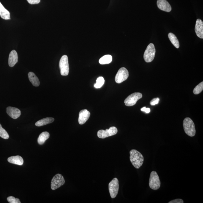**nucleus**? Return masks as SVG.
Instances as JSON below:
<instances>
[{"instance_id":"nucleus-17","label":"nucleus","mask_w":203,"mask_h":203,"mask_svg":"<svg viewBox=\"0 0 203 203\" xmlns=\"http://www.w3.org/2000/svg\"><path fill=\"white\" fill-rule=\"evenodd\" d=\"M0 16L4 20L10 19V14L9 11L5 9L0 2Z\"/></svg>"},{"instance_id":"nucleus-11","label":"nucleus","mask_w":203,"mask_h":203,"mask_svg":"<svg viewBox=\"0 0 203 203\" xmlns=\"http://www.w3.org/2000/svg\"><path fill=\"white\" fill-rule=\"evenodd\" d=\"M157 5L159 9L162 11L170 12L172 10L171 6L166 0H158Z\"/></svg>"},{"instance_id":"nucleus-3","label":"nucleus","mask_w":203,"mask_h":203,"mask_svg":"<svg viewBox=\"0 0 203 203\" xmlns=\"http://www.w3.org/2000/svg\"><path fill=\"white\" fill-rule=\"evenodd\" d=\"M156 50L153 43L149 44L144 54V59L147 63H150L155 58Z\"/></svg>"},{"instance_id":"nucleus-22","label":"nucleus","mask_w":203,"mask_h":203,"mask_svg":"<svg viewBox=\"0 0 203 203\" xmlns=\"http://www.w3.org/2000/svg\"><path fill=\"white\" fill-rule=\"evenodd\" d=\"M112 61V57L111 55L104 56L99 60V63L101 65L108 64L111 63Z\"/></svg>"},{"instance_id":"nucleus-27","label":"nucleus","mask_w":203,"mask_h":203,"mask_svg":"<svg viewBox=\"0 0 203 203\" xmlns=\"http://www.w3.org/2000/svg\"><path fill=\"white\" fill-rule=\"evenodd\" d=\"M160 100V99L159 98H154L150 101V104L152 106L156 105L158 104Z\"/></svg>"},{"instance_id":"nucleus-13","label":"nucleus","mask_w":203,"mask_h":203,"mask_svg":"<svg viewBox=\"0 0 203 203\" xmlns=\"http://www.w3.org/2000/svg\"><path fill=\"white\" fill-rule=\"evenodd\" d=\"M90 116V112L87 109H83L80 111L78 122L80 125H83L87 121Z\"/></svg>"},{"instance_id":"nucleus-1","label":"nucleus","mask_w":203,"mask_h":203,"mask_svg":"<svg viewBox=\"0 0 203 203\" xmlns=\"http://www.w3.org/2000/svg\"><path fill=\"white\" fill-rule=\"evenodd\" d=\"M130 160L132 165L138 169L143 165L144 158L143 155L136 150L132 149L130 151Z\"/></svg>"},{"instance_id":"nucleus-30","label":"nucleus","mask_w":203,"mask_h":203,"mask_svg":"<svg viewBox=\"0 0 203 203\" xmlns=\"http://www.w3.org/2000/svg\"><path fill=\"white\" fill-rule=\"evenodd\" d=\"M141 110L142 111H143V112L146 113L147 114H148L150 112V109L149 108H147L146 107H144L142 108V109H141Z\"/></svg>"},{"instance_id":"nucleus-18","label":"nucleus","mask_w":203,"mask_h":203,"mask_svg":"<svg viewBox=\"0 0 203 203\" xmlns=\"http://www.w3.org/2000/svg\"><path fill=\"white\" fill-rule=\"evenodd\" d=\"M28 76L29 81L34 86L38 87L39 86L40 84V81L35 73L32 72H29L28 74Z\"/></svg>"},{"instance_id":"nucleus-15","label":"nucleus","mask_w":203,"mask_h":203,"mask_svg":"<svg viewBox=\"0 0 203 203\" xmlns=\"http://www.w3.org/2000/svg\"><path fill=\"white\" fill-rule=\"evenodd\" d=\"M18 61V56L17 52L13 50L10 52L9 54V65L10 67H14L17 63Z\"/></svg>"},{"instance_id":"nucleus-20","label":"nucleus","mask_w":203,"mask_h":203,"mask_svg":"<svg viewBox=\"0 0 203 203\" xmlns=\"http://www.w3.org/2000/svg\"><path fill=\"white\" fill-rule=\"evenodd\" d=\"M50 134L48 132H42L40 134L38 138V143L39 145H43L45 143L46 141L50 138Z\"/></svg>"},{"instance_id":"nucleus-25","label":"nucleus","mask_w":203,"mask_h":203,"mask_svg":"<svg viewBox=\"0 0 203 203\" xmlns=\"http://www.w3.org/2000/svg\"><path fill=\"white\" fill-rule=\"evenodd\" d=\"M203 82H201L194 88L193 92L195 94H198L203 91Z\"/></svg>"},{"instance_id":"nucleus-29","label":"nucleus","mask_w":203,"mask_h":203,"mask_svg":"<svg viewBox=\"0 0 203 203\" xmlns=\"http://www.w3.org/2000/svg\"><path fill=\"white\" fill-rule=\"evenodd\" d=\"M184 202V201L183 199H177L170 201L168 203H183Z\"/></svg>"},{"instance_id":"nucleus-21","label":"nucleus","mask_w":203,"mask_h":203,"mask_svg":"<svg viewBox=\"0 0 203 203\" xmlns=\"http://www.w3.org/2000/svg\"><path fill=\"white\" fill-rule=\"evenodd\" d=\"M168 37L172 44L176 48L179 47V42L176 35L170 32L168 34Z\"/></svg>"},{"instance_id":"nucleus-23","label":"nucleus","mask_w":203,"mask_h":203,"mask_svg":"<svg viewBox=\"0 0 203 203\" xmlns=\"http://www.w3.org/2000/svg\"><path fill=\"white\" fill-rule=\"evenodd\" d=\"M105 83V80L102 77H99L96 80V83L94 85L95 88H100L103 86Z\"/></svg>"},{"instance_id":"nucleus-7","label":"nucleus","mask_w":203,"mask_h":203,"mask_svg":"<svg viewBox=\"0 0 203 203\" xmlns=\"http://www.w3.org/2000/svg\"><path fill=\"white\" fill-rule=\"evenodd\" d=\"M119 182L117 178H114L109 183V189L110 196L113 199L117 196L119 190Z\"/></svg>"},{"instance_id":"nucleus-12","label":"nucleus","mask_w":203,"mask_h":203,"mask_svg":"<svg viewBox=\"0 0 203 203\" xmlns=\"http://www.w3.org/2000/svg\"><path fill=\"white\" fill-rule=\"evenodd\" d=\"M6 111L8 115L14 119H17L21 115V111L17 108L9 106L6 108Z\"/></svg>"},{"instance_id":"nucleus-16","label":"nucleus","mask_w":203,"mask_h":203,"mask_svg":"<svg viewBox=\"0 0 203 203\" xmlns=\"http://www.w3.org/2000/svg\"><path fill=\"white\" fill-rule=\"evenodd\" d=\"M8 161L9 163L13 164L22 166L24 164L23 159L20 156H12L8 158Z\"/></svg>"},{"instance_id":"nucleus-8","label":"nucleus","mask_w":203,"mask_h":203,"mask_svg":"<svg viewBox=\"0 0 203 203\" xmlns=\"http://www.w3.org/2000/svg\"><path fill=\"white\" fill-rule=\"evenodd\" d=\"M142 94L140 93H134L129 95L124 101L126 106H130L135 105L138 100L142 98Z\"/></svg>"},{"instance_id":"nucleus-5","label":"nucleus","mask_w":203,"mask_h":203,"mask_svg":"<svg viewBox=\"0 0 203 203\" xmlns=\"http://www.w3.org/2000/svg\"><path fill=\"white\" fill-rule=\"evenodd\" d=\"M59 67L60 73L62 76H67L69 72L68 57L64 55L62 57L60 60Z\"/></svg>"},{"instance_id":"nucleus-2","label":"nucleus","mask_w":203,"mask_h":203,"mask_svg":"<svg viewBox=\"0 0 203 203\" xmlns=\"http://www.w3.org/2000/svg\"><path fill=\"white\" fill-rule=\"evenodd\" d=\"M183 127L185 133L190 137L195 135L196 131L194 123L189 117H186L183 123Z\"/></svg>"},{"instance_id":"nucleus-9","label":"nucleus","mask_w":203,"mask_h":203,"mask_svg":"<svg viewBox=\"0 0 203 203\" xmlns=\"http://www.w3.org/2000/svg\"><path fill=\"white\" fill-rule=\"evenodd\" d=\"M117 132V128L116 127H112L109 129H106V130L102 129L98 131L97 135L99 138L104 139L116 135Z\"/></svg>"},{"instance_id":"nucleus-28","label":"nucleus","mask_w":203,"mask_h":203,"mask_svg":"<svg viewBox=\"0 0 203 203\" xmlns=\"http://www.w3.org/2000/svg\"><path fill=\"white\" fill-rule=\"evenodd\" d=\"M28 2L30 4H37L40 2V0H27Z\"/></svg>"},{"instance_id":"nucleus-24","label":"nucleus","mask_w":203,"mask_h":203,"mask_svg":"<svg viewBox=\"0 0 203 203\" xmlns=\"http://www.w3.org/2000/svg\"><path fill=\"white\" fill-rule=\"evenodd\" d=\"M0 137L5 139H8L9 138V135L7 132L3 128L0 124Z\"/></svg>"},{"instance_id":"nucleus-10","label":"nucleus","mask_w":203,"mask_h":203,"mask_svg":"<svg viewBox=\"0 0 203 203\" xmlns=\"http://www.w3.org/2000/svg\"><path fill=\"white\" fill-rule=\"evenodd\" d=\"M129 72L128 70L125 68H120L118 71L115 77V81L116 83H120L125 81L128 78Z\"/></svg>"},{"instance_id":"nucleus-19","label":"nucleus","mask_w":203,"mask_h":203,"mask_svg":"<svg viewBox=\"0 0 203 203\" xmlns=\"http://www.w3.org/2000/svg\"><path fill=\"white\" fill-rule=\"evenodd\" d=\"M54 119L52 117H47L41 119L38 121L35 124L37 127H42V126L52 123L54 122Z\"/></svg>"},{"instance_id":"nucleus-6","label":"nucleus","mask_w":203,"mask_h":203,"mask_svg":"<svg viewBox=\"0 0 203 203\" xmlns=\"http://www.w3.org/2000/svg\"><path fill=\"white\" fill-rule=\"evenodd\" d=\"M65 183L64 177L61 174H57L52 178L51 183V188L52 190H55L63 186Z\"/></svg>"},{"instance_id":"nucleus-26","label":"nucleus","mask_w":203,"mask_h":203,"mask_svg":"<svg viewBox=\"0 0 203 203\" xmlns=\"http://www.w3.org/2000/svg\"><path fill=\"white\" fill-rule=\"evenodd\" d=\"M7 200L10 203H21L18 198H16L13 196H9L8 197Z\"/></svg>"},{"instance_id":"nucleus-4","label":"nucleus","mask_w":203,"mask_h":203,"mask_svg":"<svg viewBox=\"0 0 203 203\" xmlns=\"http://www.w3.org/2000/svg\"><path fill=\"white\" fill-rule=\"evenodd\" d=\"M149 185L152 190H157L160 188L161 182L157 172L153 171L150 173Z\"/></svg>"},{"instance_id":"nucleus-14","label":"nucleus","mask_w":203,"mask_h":203,"mask_svg":"<svg viewBox=\"0 0 203 203\" xmlns=\"http://www.w3.org/2000/svg\"><path fill=\"white\" fill-rule=\"evenodd\" d=\"M195 31L198 37L203 39V22L200 19H197L196 20Z\"/></svg>"}]
</instances>
